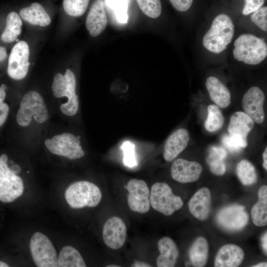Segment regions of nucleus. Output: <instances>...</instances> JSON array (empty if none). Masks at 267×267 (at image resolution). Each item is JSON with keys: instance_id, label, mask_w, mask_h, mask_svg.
<instances>
[{"instance_id": "f257e3e1", "label": "nucleus", "mask_w": 267, "mask_h": 267, "mask_svg": "<svg viewBox=\"0 0 267 267\" xmlns=\"http://www.w3.org/2000/svg\"><path fill=\"white\" fill-rule=\"evenodd\" d=\"M234 33V26L230 17L220 14L215 18L211 28L205 34L202 40L203 46L212 52L220 53L231 43Z\"/></svg>"}, {"instance_id": "f03ea898", "label": "nucleus", "mask_w": 267, "mask_h": 267, "mask_svg": "<svg viewBox=\"0 0 267 267\" xmlns=\"http://www.w3.org/2000/svg\"><path fill=\"white\" fill-rule=\"evenodd\" d=\"M234 58L247 64H258L267 56V45L265 41L252 34L240 35L234 41Z\"/></svg>"}, {"instance_id": "7ed1b4c3", "label": "nucleus", "mask_w": 267, "mask_h": 267, "mask_svg": "<svg viewBox=\"0 0 267 267\" xmlns=\"http://www.w3.org/2000/svg\"><path fill=\"white\" fill-rule=\"evenodd\" d=\"M76 81L74 73L67 69L64 75L57 73L53 79L52 91L57 98L66 97L67 101L60 106L63 114L67 116H73L79 109L78 96L76 92Z\"/></svg>"}, {"instance_id": "20e7f679", "label": "nucleus", "mask_w": 267, "mask_h": 267, "mask_svg": "<svg viewBox=\"0 0 267 267\" xmlns=\"http://www.w3.org/2000/svg\"><path fill=\"white\" fill-rule=\"evenodd\" d=\"M65 199L73 209L94 207L100 203L102 194L99 188L88 181H79L70 185L65 192Z\"/></svg>"}, {"instance_id": "39448f33", "label": "nucleus", "mask_w": 267, "mask_h": 267, "mask_svg": "<svg viewBox=\"0 0 267 267\" xmlns=\"http://www.w3.org/2000/svg\"><path fill=\"white\" fill-rule=\"evenodd\" d=\"M48 117V110L41 94L34 90L26 93L17 113L18 124L22 127H27L31 123L33 118L37 122L44 123Z\"/></svg>"}, {"instance_id": "423d86ee", "label": "nucleus", "mask_w": 267, "mask_h": 267, "mask_svg": "<svg viewBox=\"0 0 267 267\" xmlns=\"http://www.w3.org/2000/svg\"><path fill=\"white\" fill-rule=\"evenodd\" d=\"M149 200L155 210L166 216L172 215L183 205L181 197L175 195L170 186L164 182H157L152 186Z\"/></svg>"}, {"instance_id": "0eeeda50", "label": "nucleus", "mask_w": 267, "mask_h": 267, "mask_svg": "<svg viewBox=\"0 0 267 267\" xmlns=\"http://www.w3.org/2000/svg\"><path fill=\"white\" fill-rule=\"evenodd\" d=\"M5 154L0 156V201L10 203L20 197L24 191L22 179L8 168Z\"/></svg>"}, {"instance_id": "6e6552de", "label": "nucleus", "mask_w": 267, "mask_h": 267, "mask_svg": "<svg viewBox=\"0 0 267 267\" xmlns=\"http://www.w3.org/2000/svg\"><path fill=\"white\" fill-rule=\"evenodd\" d=\"M29 246L33 260L37 267H58L56 250L44 233L35 232L31 238Z\"/></svg>"}, {"instance_id": "1a4fd4ad", "label": "nucleus", "mask_w": 267, "mask_h": 267, "mask_svg": "<svg viewBox=\"0 0 267 267\" xmlns=\"http://www.w3.org/2000/svg\"><path fill=\"white\" fill-rule=\"evenodd\" d=\"M44 144L52 154L71 160L81 158L85 155L80 139L71 133L54 135L51 138L46 139Z\"/></svg>"}, {"instance_id": "9d476101", "label": "nucleus", "mask_w": 267, "mask_h": 267, "mask_svg": "<svg viewBox=\"0 0 267 267\" xmlns=\"http://www.w3.org/2000/svg\"><path fill=\"white\" fill-rule=\"evenodd\" d=\"M29 55V47L26 42L19 41L13 47L7 67V73L11 78L20 80L26 76L30 65Z\"/></svg>"}, {"instance_id": "9b49d317", "label": "nucleus", "mask_w": 267, "mask_h": 267, "mask_svg": "<svg viewBox=\"0 0 267 267\" xmlns=\"http://www.w3.org/2000/svg\"><path fill=\"white\" fill-rule=\"evenodd\" d=\"M125 187L128 191L127 201L130 209L142 214L147 212L150 207V192L145 181L133 178Z\"/></svg>"}, {"instance_id": "f8f14e48", "label": "nucleus", "mask_w": 267, "mask_h": 267, "mask_svg": "<svg viewBox=\"0 0 267 267\" xmlns=\"http://www.w3.org/2000/svg\"><path fill=\"white\" fill-rule=\"evenodd\" d=\"M216 219L222 227L230 231L241 230L247 224L249 221L245 207L237 204L222 209L218 212Z\"/></svg>"}, {"instance_id": "ddd939ff", "label": "nucleus", "mask_w": 267, "mask_h": 267, "mask_svg": "<svg viewBox=\"0 0 267 267\" xmlns=\"http://www.w3.org/2000/svg\"><path fill=\"white\" fill-rule=\"evenodd\" d=\"M127 236V227L119 217H112L105 222L102 230V238L109 248L117 250L124 244Z\"/></svg>"}, {"instance_id": "4468645a", "label": "nucleus", "mask_w": 267, "mask_h": 267, "mask_svg": "<svg viewBox=\"0 0 267 267\" xmlns=\"http://www.w3.org/2000/svg\"><path fill=\"white\" fill-rule=\"evenodd\" d=\"M265 99L264 92L256 86L250 88L242 98V106L245 113L257 124L262 123L265 120Z\"/></svg>"}, {"instance_id": "2eb2a0df", "label": "nucleus", "mask_w": 267, "mask_h": 267, "mask_svg": "<svg viewBox=\"0 0 267 267\" xmlns=\"http://www.w3.org/2000/svg\"><path fill=\"white\" fill-rule=\"evenodd\" d=\"M202 172V167L197 162L178 158L173 163L171 174L174 179L180 183L192 182L197 180Z\"/></svg>"}, {"instance_id": "dca6fc26", "label": "nucleus", "mask_w": 267, "mask_h": 267, "mask_svg": "<svg viewBox=\"0 0 267 267\" xmlns=\"http://www.w3.org/2000/svg\"><path fill=\"white\" fill-rule=\"evenodd\" d=\"M189 140L187 130L181 128L173 132L167 138L164 148L163 156L167 162L174 160L186 147Z\"/></svg>"}, {"instance_id": "f3484780", "label": "nucleus", "mask_w": 267, "mask_h": 267, "mask_svg": "<svg viewBox=\"0 0 267 267\" xmlns=\"http://www.w3.org/2000/svg\"><path fill=\"white\" fill-rule=\"evenodd\" d=\"M107 19L102 0H95L92 4L86 20V27L89 34L95 37L105 29Z\"/></svg>"}, {"instance_id": "a211bd4d", "label": "nucleus", "mask_w": 267, "mask_h": 267, "mask_svg": "<svg viewBox=\"0 0 267 267\" xmlns=\"http://www.w3.org/2000/svg\"><path fill=\"white\" fill-rule=\"evenodd\" d=\"M211 194L207 187L198 190L192 197L188 203L191 214L200 221L206 220L211 211Z\"/></svg>"}, {"instance_id": "6ab92c4d", "label": "nucleus", "mask_w": 267, "mask_h": 267, "mask_svg": "<svg viewBox=\"0 0 267 267\" xmlns=\"http://www.w3.org/2000/svg\"><path fill=\"white\" fill-rule=\"evenodd\" d=\"M245 254L239 246L229 244L224 245L219 250L215 260L216 267H237L242 263Z\"/></svg>"}, {"instance_id": "aec40b11", "label": "nucleus", "mask_w": 267, "mask_h": 267, "mask_svg": "<svg viewBox=\"0 0 267 267\" xmlns=\"http://www.w3.org/2000/svg\"><path fill=\"white\" fill-rule=\"evenodd\" d=\"M254 125L253 120L245 112L237 111L230 117L227 131L229 135L247 140Z\"/></svg>"}, {"instance_id": "412c9836", "label": "nucleus", "mask_w": 267, "mask_h": 267, "mask_svg": "<svg viewBox=\"0 0 267 267\" xmlns=\"http://www.w3.org/2000/svg\"><path fill=\"white\" fill-rule=\"evenodd\" d=\"M160 254L157 258L158 267H173L177 263L179 252L175 242L168 237H164L158 242Z\"/></svg>"}, {"instance_id": "4be33fe9", "label": "nucleus", "mask_w": 267, "mask_h": 267, "mask_svg": "<svg viewBox=\"0 0 267 267\" xmlns=\"http://www.w3.org/2000/svg\"><path fill=\"white\" fill-rule=\"evenodd\" d=\"M205 85L211 100L217 106L222 108L229 106L230 92L221 81L215 77L211 76L207 79Z\"/></svg>"}, {"instance_id": "5701e85b", "label": "nucleus", "mask_w": 267, "mask_h": 267, "mask_svg": "<svg viewBox=\"0 0 267 267\" xmlns=\"http://www.w3.org/2000/svg\"><path fill=\"white\" fill-rule=\"evenodd\" d=\"M19 15L23 20L34 25L44 27L51 23L50 16L43 6L38 2H34L28 7L22 8Z\"/></svg>"}, {"instance_id": "b1692460", "label": "nucleus", "mask_w": 267, "mask_h": 267, "mask_svg": "<svg viewBox=\"0 0 267 267\" xmlns=\"http://www.w3.org/2000/svg\"><path fill=\"white\" fill-rule=\"evenodd\" d=\"M227 152L223 148L212 146L209 149L206 162L212 173L218 176L223 175L226 171L224 160Z\"/></svg>"}, {"instance_id": "393cba45", "label": "nucleus", "mask_w": 267, "mask_h": 267, "mask_svg": "<svg viewBox=\"0 0 267 267\" xmlns=\"http://www.w3.org/2000/svg\"><path fill=\"white\" fill-rule=\"evenodd\" d=\"M252 221L258 226H264L267 224V186H261L258 191V201L251 210Z\"/></svg>"}, {"instance_id": "a878e982", "label": "nucleus", "mask_w": 267, "mask_h": 267, "mask_svg": "<svg viewBox=\"0 0 267 267\" xmlns=\"http://www.w3.org/2000/svg\"><path fill=\"white\" fill-rule=\"evenodd\" d=\"M209 255V245L203 237H198L192 244L189 251V257L194 267H204Z\"/></svg>"}, {"instance_id": "bb28decb", "label": "nucleus", "mask_w": 267, "mask_h": 267, "mask_svg": "<svg viewBox=\"0 0 267 267\" xmlns=\"http://www.w3.org/2000/svg\"><path fill=\"white\" fill-rule=\"evenodd\" d=\"M59 267H86L84 260L78 251L71 246L63 247L57 258Z\"/></svg>"}, {"instance_id": "cd10ccee", "label": "nucleus", "mask_w": 267, "mask_h": 267, "mask_svg": "<svg viewBox=\"0 0 267 267\" xmlns=\"http://www.w3.org/2000/svg\"><path fill=\"white\" fill-rule=\"evenodd\" d=\"M22 22L15 12H10L6 17V26L1 35V40L5 43L15 41L21 33Z\"/></svg>"}, {"instance_id": "c85d7f7f", "label": "nucleus", "mask_w": 267, "mask_h": 267, "mask_svg": "<svg viewBox=\"0 0 267 267\" xmlns=\"http://www.w3.org/2000/svg\"><path fill=\"white\" fill-rule=\"evenodd\" d=\"M237 176L244 185H250L257 180V174L252 164L247 160H242L236 167Z\"/></svg>"}, {"instance_id": "c756f323", "label": "nucleus", "mask_w": 267, "mask_h": 267, "mask_svg": "<svg viewBox=\"0 0 267 267\" xmlns=\"http://www.w3.org/2000/svg\"><path fill=\"white\" fill-rule=\"evenodd\" d=\"M224 122V117L218 106L211 104L208 106V116L205 122V128L210 132L220 130Z\"/></svg>"}, {"instance_id": "7c9ffc66", "label": "nucleus", "mask_w": 267, "mask_h": 267, "mask_svg": "<svg viewBox=\"0 0 267 267\" xmlns=\"http://www.w3.org/2000/svg\"><path fill=\"white\" fill-rule=\"evenodd\" d=\"M89 0H63V6L65 12L73 17H79L86 11Z\"/></svg>"}, {"instance_id": "2f4dec72", "label": "nucleus", "mask_w": 267, "mask_h": 267, "mask_svg": "<svg viewBox=\"0 0 267 267\" xmlns=\"http://www.w3.org/2000/svg\"><path fill=\"white\" fill-rule=\"evenodd\" d=\"M105 3L108 7L113 10L119 22H127L128 0H105Z\"/></svg>"}, {"instance_id": "473e14b6", "label": "nucleus", "mask_w": 267, "mask_h": 267, "mask_svg": "<svg viewBox=\"0 0 267 267\" xmlns=\"http://www.w3.org/2000/svg\"><path fill=\"white\" fill-rule=\"evenodd\" d=\"M139 8L146 16L152 18L160 16L162 12L160 0H136Z\"/></svg>"}, {"instance_id": "72a5a7b5", "label": "nucleus", "mask_w": 267, "mask_h": 267, "mask_svg": "<svg viewBox=\"0 0 267 267\" xmlns=\"http://www.w3.org/2000/svg\"><path fill=\"white\" fill-rule=\"evenodd\" d=\"M222 142L224 146L231 153L239 152L242 148L246 147L248 145L247 141L229 134H224L222 136Z\"/></svg>"}, {"instance_id": "f704fd0d", "label": "nucleus", "mask_w": 267, "mask_h": 267, "mask_svg": "<svg viewBox=\"0 0 267 267\" xmlns=\"http://www.w3.org/2000/svg\"><path fill=\"white\" fill-rule=\"evenodd\" d=\"M267 7L264 6L254 12L251 16L252 21L261 30L267 31Z\"/></svg>"}, {"instance_id": "c9c22d12", "label": "nucleus", "mask_w": 267, "mask_h": 267, "mask_svg": "<svg viewBox=\"0 0 267 267\" xmlns=\"http://www.w3.org/2000/svg\"><path fill=\"white\" fill-rule=\"evenodd\" d=\"M122 149L124 152V164L130 167L136 166L137 163L135 158L134 145L128 141L125 142L122 145Z\"/></svg>"}, {"instance_id": "e433bc0d", "label": "nucleus", "mask_w": 267, "mask_h": 267, "mask_svg": "<svg viewBox=\"0 0 267 267\" xmlns=\"http://www.w3.org/2000/svg\"><path fill=\"white\" fill-rule=\"evenodd\" d=\"M5 96L4 89L0 87V127L5 123L9 111L8 105L3 102Z\"/></svg>"}, {"instance_id": "4c0bfd02", "label": "nucleus", "mask_w": 267, "mask_h": 267, "mask_svg": "<svg viewBox=\"0 0 267 267\" xmlns=\"http://www.w3.org/2000/svg\"><path fill=\"white\" fill-rule=\"evenodd\" d=\"M265 0H245V5L242 10L244 15H249L262 7Z\"/></svg>"}, {"instance_id": "58836bf2", "label": "nucleus", "mask_w": 267, "mask_h": 267, "mask_svg": "<svg viewBox=\"0 0 267 267\" xmlns=\"http://www.w3.org/2000/svg\"><path fill=\"white\" fill-rule=\"evenodd\" d=\"M173 6L177 10L184 12L191 7L193 0H169Z\"/></svg>"}, {"instance_id": "ea45409f", "label": "nucleus", "mask_w": 267, "mask_h": 267, "mask_svg": "<svg viewBox=\"0 0 267 267\" xmlns=\"http://www.w3.org/2000/svg\"><path fill=\"white\" fill-rule=\"evenodd\" d=\"M131 267H151L148 264L143 262L142 261H135L134 263L132 264Z\"/></svg>"}, {"instance_id": "a19ab883", "label": "nucleus", "mask_w": 267, "mask_h": 267, "mask_svg": "<svg viewBox=\"0 0 267 267\" xmlns=\"http://www.w3.org/2000/svg\"><path fill=\"white\" fill-rule=\"evenodd\" d=\"M262 247L263 248V250L267 254V232L264 234L262 238Z\"/></svg>"}, {"instance_id": "79ce46f5", "label": "nucleus", "mask_w": 267, "mask_h": 267, "mask_svg": "<svg viewBox=\"0 0 267 267\" xmlns=\"http://www.w3.org/2000/svg\"><path fill=\"white\" fill-rule=\"evenodd\" d=\"M7 57L6 48L0 46V62L3 61Z\"/></svg>"}, {"instance_id": "37998d69", "label": "nucleus", "mask_w": 267, "mask_h": 267, "mask_svg": "<svg viewBox=\"0 0 267 267\" xmlns=\"http://www.w3.org/2000/svg\"><path fill=\"white\" fill-rule=\"evenodd\" d=\"M263 166L264 168L267 170V148L266 147L263 153Z\"/></svg>"}, {"instance_id": "c03bdc74", "label": "nucleus", "mask_w": 267, "mask_h": 267, "mask_svg": "<svg viewBox=\"0 0 267 267\" xmlns=\"http://www.w3.org/2000/svg\"><path fill=\"white\" fill-rule=\"evenodd\" d=\"M252 267H267V262H262L260 263H259L256 265L253 266Z\"/></svg>"}, {"instance_id": "a18cd8bd", "label": "nucleus", "mask_w": 267, "mask_h": 267, "mask_svg": "<svg viewBox=\"0 0 267 267\" xmlns=\"http://www.w3.org/2000/svg\"><path fill=\"white\" fill-rule=\"evenodd\" d=\"M9 266L5 263L0 261V267H8Z\"/></svg>"}, {"instance_id": "49530a36", "label": "nucleus", "mask_w": 267, "mask_h": 267, "mask_svg": "<svg viewBox=\"0 0 267 267\" xmlns=\"http://www.w3.org/2000/svg\"><path fill=\"white\" fill-rule=\"evenodd\" d=\"M120 266L116 265H109L106 266V267H120Z\"/></svg>"}]
</instances>
